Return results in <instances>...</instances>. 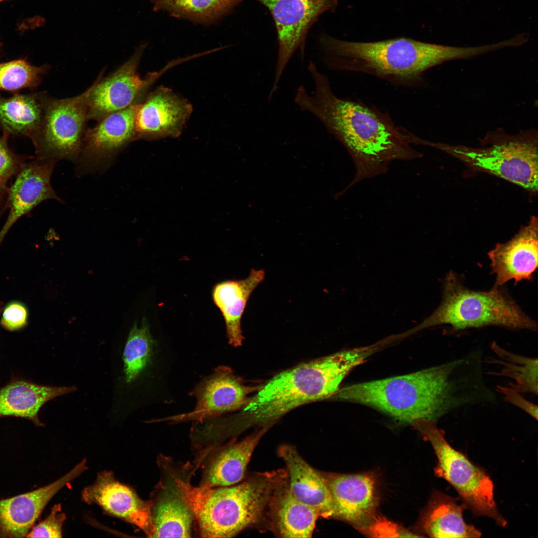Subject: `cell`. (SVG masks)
<instances>
[{
    "mask_svg": "<svg viewBox=\"0 0 538 538\" xmlns=\"http://www.w3.org/2000/svg\"><path fill=\"white\" fill-rule=\"evenodd\" d=\"M81 495L85 502L98 505L108 514L137 527L151 538L154 527L149 500L141 499L132 488L117 480L112 472L99 473Z\"/></svg>",
    "mask_w": 538,
    "mask_h": 538,
    "instance_id": "e0dca14e",
    "label": "cell"
},
{
    "mask_svg": "<svg viewBox=\"0 0 538 538\" xmlns=\"http://www.w3.org/2000/svg\"><path fill=\"white\" fill-rule=\"evenodd\" d=\"M269 428H260L239 441L234 437L227 443L202 449L196 462L202 466L199 486H229L242 481L255 449Z\"/></svg>",
    "mask_w": 538,
    "mask_h": 538,
    "instance_id": "2e32d148",
    "label": "cell"
},
{
    "mask_svg": "<svg viewBox=\"0 0 538 538\" xmlns=\"http://www.w3.org/2000/svg\"><path fill=\"white\" fill-rule=\"evenodd\" d=\"M331 398L366 404L412 424L421 419L436 422L463 406L491 403L494 392L477 351L410 374L339 389Z\"/></svg>",
    "mask_w": 538,
    "mask_h": 538,
    "instance_id": "6da1fadb",
    "label": "cell"
},
{
    "mask_svg": "<svg viewBox=\"0 0 538 538\" xmlns=\"http://www.w3.org/2000/svg\"><path fill=\"white\" fill-rule=\"evenodd\" d=\"M321 473L331 494L333 518L361 525L373 515L377 496L373 476Z\"/></svg>",
    "mask_w": 538,
    "mask_h": 538,
    "instance_id": "44dd1931",
    "label": "cell"
},
{
    "mask_svg": "<svg viewBox=\"0 0 538 538\" xmlns=\"http://www.w3.org/2000/svg\"><path fill=\"white\" fill-rule=\"evenodd\" d=\"M444 324L454 331L488 326L537 330V323L500 287L486 291L471 290L452 271L444 279L440 305L414 331Z\"/></svg>",
    "mask_w": 538,
    "mask_h": 538,
    "instance_id": "8992f818",
    "label": "cell"
},
{
    "mask_svg": "<svg viewBox=\"0 0 538 538\" xmlns=\"http://www.w3.org/2000/svg\"><path fill=\"white\" fill-rule=\"evenodd\" d=\"M158 462L161 477L149 500L154 527L151 538H190L194 518L176 481L179 464L164 456Z\"/></svg>",
    "mask_w": 538,
    "mask_h": 538,
    "instance_id": "5bb4252c",
    "label": "cell"
},
{
    "mask_svg": "<svg viewBox=\"0 0 538 538\" xmlns=\"http://www.w3.org/2000/svg\"><path fill=\"white\" fill-rule=\"evenodd\" d=\"M307 69L314 90L309 93L299 86L294 102L300 110L316 118L348 150L357 169L353 183L383 173L392 161L419 156L406 140L404 129L396 126L386 113L336 96L327 76L313 61H309Z\"/></svg>",
    "mask_w": 538,
    "mask_h": 538,
    "instance_id": "7a4b0ae2",
    "label": "cell"
},
{
    "mask_svg": "<svg viewBox=\"0 0 538 538\" xmlns=\"http://www.w3.org/2000/svg\"><path fill=\"white\" fill-rule=\"evenodd\" d=\"M142 98L128 108L108 114L87 129L76 162L78 175L107 168L128 145L136 140L135 116Z\"/></svg>",
    "mask_w": 538,
    "mask_h": 538,
    "instance_id": "7c38bea8",
    "label": "cell"
},
{
    "mask_svg": "<svg viewBox=\"0 0 538 538\" xmlns=\"http://www.w3.org/2000/svg\"><path fill=\"white\" fill-rule=\"evenodd\" d=\"M154 342L146 318H142L140 326L136 322L134 324L123 353L124 373L127 383L134 381L148 364Z\"/></svg>",
    "mask_w": 538,
    "mask_h": 538,
    "instance_id": "f546056e",
    "label": "cell"
},
{
    "mask_svg": "<svg viewBox=\"0 0 538 538\" xmlns=\"http://www.w3.org/2000/svg\"><path fill=\"white\" fill-rule=\"evenodd\" d=\"M412 425L433 448L437 459L435 474L453 487L474 516L488 517L498 526L505 527L507 521L498 509L494 484L486 471L450 445L435 422L421 419Z\"/></svg>",
    "mask_w": 538,
    "mask_h": 538,
    "instance_id": "52a82bcc",
    "label": "cell"
},
{
    "mask_svg": "<svg viewBox=\"0 0 538 538\" xmlns=\"http://www.w3.org/2000/svg\"><path fill=\"white\" fill-rule=\"evenodd\" d=\"M66 519L61 504H55L44 520L32 527L26 538H61Z\"/></svg>",
    "mask_w": 538,
    "mask_h": 538,
    "instance_id": "1f68e13d",
    "label": "cell"
},
{
    "mask_svg": "<svg viewBox=\"0 0 538 538\" xmlns=\"http://www.w3.org/2000/svg\"><path fill=\"white\" fill-rule=\"evenodd\" d=\"M27 311L24 305L13 302L4 308L1 320V325L9 331H15L23 327L27 323Z\"/></svg>",
    "mask_w": 538,
    "mask_h": 538,
    "instance_id": "e575fe53",
    "label": "cell"
},
{
    "mask_svg": "<svg viewBox=\"0 0 538 538\" xmlns=\"http://www.w3.org/2000/svg\"><path fill=\"white\" fill-rule=\"evenodd\" d=\"M193 473L189 463L180 465L176 481L203 538H232L251 528L268 530L272 496L288 476L286 469L255 472L239 483L210 488L192 485Z\"/></svg>",
    "mask_w": 538,
    "mask_h": 538,
    "instance_id": "277c9868",
    "label": "cell"
},
{
    "mask_svg": "<svg viewBox=\"0 0 538 538\" xmlns=\"http://www.w3.org/2000/svg\"><path fill=\"white\" fill-rule=\"evenodd\" d=\"M191 104L172 89L161 86L139 101L134 121L136 139L176 137L192 113Z\"/></svg>",
    "mask_w": 538,
    "mask_h": 538,
    "instance_id": "9a60e30c",
    "label": "cell"
},
{
    "mask_svg": "<svg viewBox=\"0 0 538 538\" xmlns=\"http://www.w3.org/2000/svg\"><path fill=\"white\" fill-rule=\"evenodd\" d=\"M9 188L0 182V212L5 207V203Z\"/></svg>",
    "mask_w": 538,
    "mask_h": 538,
    "instance_id": "8d00e7d4",
    "label": "cell"
},
{
    "mask_svg": "<svg viewBox=\"0 0 538 538\" xmlns=\"http://www.w3.org/2000/svg\"><path fill=\"white\" fill-rule=\"evenodd\" d=\"M464 503L442 493L434 495L422 520L423 532L432 538H479L481 533L466 523Z\"/></svg>",
    "mask_w": 538,
    "mask_h": 538,
    "instance_id": "484cf974",
    "label": "cell"
},
{
    "mask_svg": "<svg viewBox=\"0 0 538 538\" xmlns=\"http://www.w3.org/2000/svg\"><path fill=\"white\" fill-rule=\"evenodd\" d=\"M320 43L322 61L330 70L361 72L405 86L418 84L423 73L434 66L477 54L474 46L444 45L405 37L365 42L325 36Z\"/></svg>",
    "mask_w": 538,
    "mask_h": 538,
    "instance_id": "5b68a950",
    "label": "cell"
},
{
    "mask_svg": "<svg viewBox=\"0 0 538 538\" xmlns=\"http://www.w3.org/2000/svg\"><path fill=\"white\" fill-rule=\"evenodd\" d=\"M87 469L83 459L57 480L33 491L0 500V538L26 537L52 498Z\"/></svg>",
    "mask_w": 538,
    "mask_h": 538,
    "instance_id": "ac0fdd59",
    "label": "cell"
},
{
    "mask_svg": "<svg viewBox=\"0 0 538 538\" xmlns=\"http://www.w3.org/2000/svg\"><path fill=\"white\" fill-rule=\"evenodd\" d=\"M47 67L31 65L23 59L0 63V90L15 91L40 82Z\"/></svg>",
    "mask_w": 538,
    "mask_h": 538,
    "instance_id": "4dcf8cb0",
    "label": "cell"
},
{
    "mask_svg": "<svg viewBox=\"0 0 538 538\" xmlns=\"http://www.w3.org/2000/svg\"><path fill=\"white\" fill-rule=\"evenodd\" d=\"M538 220L533 217L511 240L498 244L488 253L492 272L496 276L495 286L512 279L515 283L532 279L538 267Z\"/></svg>",
    "mask_w": 538,
    "mask_h": 538,
    "instance_id": "ffe728a7",
    "label": "cell"
},
{
    "mask_svg": "<svg viewBox=\"0 0 538 538\" xmlns=\"http://www.w3.org/2000/svg\"><path fill=\"white\" fill-rule=\"evenodd\" d=\"M265 277L264 270L253 269L247 277L223 281L213 288V300L224 319L228 342L234 347L240 346L244 339L241 319L248 301Z\"/></svg>",
    "mask_w": 538,
    "mask_h": 538,
    "instance_id": "d4e9b609",
    "label": "cell"
},
{
    "mask_svg": "<svg viewBox=\"0 0 538 538\" xmlns=\"http://www.w3.org/2000/svg\"><path fill=\"white\" fill-rule=\"evenodd\" d=\"M75 390V386H49L23 379H13L0 387V418L18 417L31 420L37 426H43L38 413L43 404Z\"/></svg>",
    "mask_w": 538,
    "mask_h": 538,
    "instance_id": "cb8c5ba5",
    "label": "cell"
},
{
    "mask_svg": "<svg viewBox=\"0 0 538 538\" xmlns=\"http://www.w3.org/2000/svg\"><path fill=\"white\" fill-rule=\"evenodd\" d=\"M3 0H0V2L2 1Z\"/></svg>",
    "mask_w": 538,
    "mask_h": 538,
    "instance_id": "74e56055",
    "label": "cell"
},
{
    "mask_svg": "<svg viewBox=\"0 0 538 538\" xmlns=\"http://www.w3.org/2000/svg\"><path fill=\"white\" fill-rule=\"evenodd\" d=\"M255 390V387L245 385L230 368L220 366L191 392L190 395L197 400L192 410L151 421L175 424L221 416L241 409L249 401V394Z\"/></svg>",
    "mask_w": 538,
    "mask_h": 538,
    "instance_id": "4fadbf2b",
    "label": "cell"
},
{
    "mask_svg": "<svg viewBox=\"0 0 538 538\" xmlns=\"http://www.w3.org/2000/svg\"><path fill=\"white\" fill-rule=\"evenodd\" d=\"M536 132L506 135L491 145L473 149L431 142L471 166L498 176L532 191L538 190Z\"/></svg>",
    "mask_w": 538,
    "mask_h": 538,
    "instance_id": "ba28073f",
    "label": "cell"
},
{
    "mask_svg": "<svg viewBox=\"0 0 538 538\" xmlns=\"http://www.w3.org/2000/svg\"><path fill=\"white\" fill-rule=\"evenodd\" d=\"M56 163L38 158L25 163L16 175L7 193L5 207L9 212L0 230V244L13 225L42 202L49 199L63 202L50 183Z\"/></svg>",
    "mask_w": 538,
    "mask_h": 538,
    "instance_id": "d6986e66",
    "label": "cell"
},
{
    "mask_svg": "<svg viewBox=\"0 0 538 538\" xmlns=\"http://www.w3.org/2000/svg\"><path fill=\"white\" fill-rule=\"evenodd\" d=\"M92 85L76 96L45 98L39 129L33 138L38 158L77 161L88 119V98Z\"/></svg>",
    "mask_w": 538,
    "mask_h": 538,
    "instance_id": "9c48e42d",
    "label": "cell"
},
{
    "mask_svg": "<svg viewBox=\"0 0 538 538\" xmlns=\"http://www.w3.org/2000/svg\"><path fill=\"white\" fill-rule=\"evenodd\" d=\"M44 97L16 94L0 97V126L5 134H22L32 139L41 125L44 112Z\"/></svg>",
    "mask_w": 538,
    "mask_h": 538,
    "instance_id": "4316f807",
    "label": "cell"
},
{
    "mask_svg": "<svg viewBox=\"0 0 538 538\" xmlns=\"http://www.w3.org/2000/svg\"><path fill=\"white\" fill-rule=\"evenodd\" d=\"M375 537H417L396 524L380 517L372 516L360 525Z\"/></svg>",
    "mask_w": 538,
    "mask_h": 538,
    "instance_id": "836d02e7",
    "label": "cell"
},
{
    "mask_svg": "<svg viewBox=\"0 0 538 538\" xmlns=\"http://www.w3.org/2000/svg\"><path fill=\"white\" fill-rule=\"evenodd\" d=\"M496 390L503 396L505 402L519 407L538 420V405L525 399L521 393L509 385H497Z\"/></svg>",
    "mask_w": 538,
    "mask_h": 538,
    "instance_id": "d590c367",
    "label": "cell"
},
{
    "mask_svg": "<svg viewBox=\"0 0 538 538\" xmlns=\"http://www.w3.org/2000/svg\"><path fill=\"white\" fill-rule=\"evenodd\" d=\"M146 44L137 47L132 56L117 70L103 78L104 69L92 84L88 98L89 120L98 121L112 113L124 110L142 98L144 92L167 70L149 73L142 78L137 69Z\"/></svg>",
    "mask_w": 538,
    "mask_h": 538,
    "instance_id": "30bf717a",
    "label": "cell"
},
{
    "mask_svg": "<svg viewBox=\"0 0 538 538\" xmlns=\"http://www.w3.org/2000/svg\"><path fill=\"white\" fill-rule=\"evenodd\" d=\"M277 454L286 465L289 487L293 495L316 511L319 517L333 518L331 494L321 471L310 465L294 446L282 445L278 447Z\"/></svg>",
    "mask_w": 538,
    "mask_h": 538,
    "instance_id": "7402d4cb",
    "label": "cell"
},
{
    "mask_svg": "<svg viewBox=\"0 0 538 538\" xmlns=\"http://www.w3.org/2000/svg\"><path fill=\"white\" fill-rule=\"evenodd\" d=\"M319 517L291 492L288 477L276 488L269 510V530L280 538H310Z\"/></svg>",
    "mask_w": 538,
    "mask_h": 538,
    "instance_id": "603a6c76",
    "label": "cell"
},
{
    "mask_svg": "<svg viewBox=\"0 0 538 538\" xmlns=\"http://www.w3.org/2000/svg\"><path fill=\"white\" fill-rule=\"evenodd\" d=\"M381 348L377 342L341 351L277 374L260 387L238 413L221 418L222 430L228 436L235 437L253 426L270 428L299 406L330 398L353 368Z\"/></svg>",
    "mask_w": 538,
    "mask_h": 538,
    "instance_id": "3957f363",
    "label": "cell"
},
{
    "mask_svg": "<svg viewBox=\"0 0 538 538\" xmlns=\"http://www.w3.org/2000/svg\"><path fill=\"white\" fill-rule=\"evenodd\" d=\"M7 135L0 137V182L7 186L12 177L16 176L26 163L23 156L17 155L8 147Z\"/></svg>",
    "mask_w": 538,
    "mask_h": 538,
    "instance_id": "d6a6232c",
    "label": "cell"
},
{
    "mask_svg": "<svg viewBox=\"0 0 538 538\" xmlns=\"http://www.w3.org/2000/svg\"><path fill=\"white\" fill-rule=\"evenodd\" d=\"M490 348L495 357H489L487 363L501 366L500 372L489 373L494 375L511 379L513 382L509 385L522 393L538 395V361L533 358L518 355L501 347L496 342Z\"/></svg>",
    "mask_w": 538,
    "mask_h": 538,
    "instance_id": "83f0119b",
    "label": "cell"
},
{
    "mask_svg": "<svg viewBox=\"0 0 538 538\" xmlns=\"http://www.w3.org/2000/svg\"><path fill=\"white\" fill-rule=\"evenodd\" d=\"M270 11L278 36V53L274 78L269 95L270 100L294 52L300 49L303 58L307 31L318 17L334 8L337 0H258Z\"/></svg>",
    "mask_w": 538,
    "mask_h": 538,
    "instance_id": "8fae6325",
    "label": "cell"
},
{
    "mask_svg": "<svg viewBox=\"0 0 538 538\" xmlns=\"http://www.w3.org/2000/svg\"><path fill=\"white\" fill-rule=\"evenodd\" d=\"M155 11L203 24L215 22L242 0H150Z\"/></svg>",
    "mask_w": 538,
    "mask_h": 538,
    "instance_id": "f1b7e54d",
    "label": "cell"
}]
</instances>
